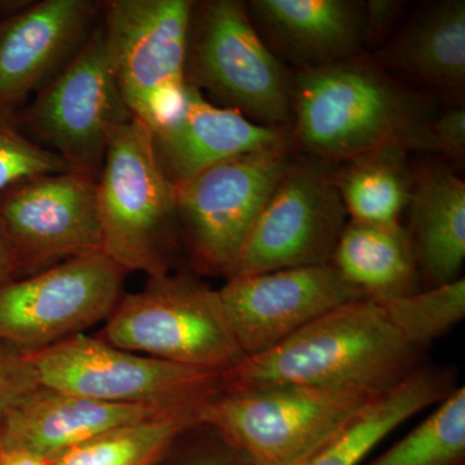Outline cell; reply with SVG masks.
<instances>
[{
	"instance_id": "12",
	"label": "cell",
	"mask_w": 465,
	"mask_h": 465,
	"mask_svg": "<svg viewBox=\"0 0 465 465\" xmlns=\"http://www.w3.org/2000/svg\"><path fill=\"white\" fill-rule=\"evenodd\" d=\"M348 220L332 173L316 159H295L266 201L229 278L331 264Z\"/></svg>"
},
{
	"instance_id": "18",
	"label": "cell",
	"mask_w": 465,
	"mask_h": 465,
	"mask_svg": "<svg viewBox=\"0 0 465 465\" xmlns=\"http://www.w3.org/2000/svg\"><path fill=\"white\" fill-rule=\"evenodd\" d=\"M170 414L194 412L103 402L39 387L9 411L0 430V443L5 450H26L54 460L122 425Z\"/></svg>"
},
{
	"instance_id": "34",
	"label": "cell",
	"mask_w": 465,
	"mask_h": 465,
	"mask_svg": "<svg viewBox=\"0 0 465 465\" xmlns=\"http://www.w3.org/2000/svg\"><path fill=\"white\" fill-rule=\"evenodd\" d=\"M2 454H3V446H2V443H0V460H2Z\"/></svg>"
},
{
	"instance_id": "5",
	"label": "cell",
	"mask_w": 465,
	"mask_h": 465,
	"mask_svg": "<svg viewBox=\"0 0 465 465\" xmlns=\"http://www.w3.org/2000/svg\"><path fill=\"white\" fill-rule=\"evenodd\" d=\"M185 82L222 108L290 130L293 74L259 35L246 3L193 0Z\"/></svg>"
},
{
	"instance_id": "6",
	"label": "cell",
	"mask_w": 465,
	"mask_h": 465,
	"mask_svg": "<svg viewBox=\"0 0 465 465\" xmlns=\"http://www.w3.org/2000/svg\"><path fill=\"white\" fill-rule=\"evenodd\" d=\"M99 338L133 353L177 365L226 371L241 362L219 291L191 275L149 278L122 296Z\"/></svg>"
},
{
	"instance_id": "15",
	"label": "cell",
	"mask_w": 465,
	"mask_h": 465,
	"mask_svg": "<svg viewBox=\"0 0 465 465\" xmlns=\"http://www.w3.org/2000/svg\"><path fill=\"white\" fill-rule=\"evenodd\" d=\"M100 0L11 3L0 15V118L41 90L99 23Z\"/></svg>"
},
{
	"instance_id": "32",
	"label": "cell",
	"mask_w": 465,
	"mask_h": 465,
	"mask_svg": "<svg viewBox=\"0 0 465 465\" xmlns=\"http://www.w3.org/2000/svg\"><path fill=\"white\" fill-rule=\"evenodd\" d=\"M0 465H52V460L26 450L3 449Z\"/></svg>"
},
{
	"instance_id": "7",
	"label": "cell",
	"mask_w": 465,
	"mask_h": 465,
	"mask_svg": "<svg viewBox=\"0 0 465 465\" xmlns=\"http://www.w3.org/2000/svg\"><path fill=\"white\" fill-rule=\"evenodd\" d=\"M41 387L125 405L194 412L225 391L224 371L177 365L81 333L24 353Z\"/></svg>"
},
{
	"instance_id": "16",
	"label": "cell",
	"mask_w": 465,
	"mask_h": 465,
	"mask_svg": "<svg viewBox=\"0 0 465 465\" xmlns=\"http://www.w3.org/2000/svg\"><path fill=\"white\" fill-rule=\"evenodd\" d=\"M152 134L159 163L173 186L238 155L293 145L287 128L255 124L188 84L182 108Z\"/></svg>"
},
{
	"instance_id": "24",
	"label": "cell",
	"mask_w": 465,
	"mask_h": 465,
	"mask_svg": "<svg viewBox=\"0 0 465 465\" xmlns=\"http://www.w3.org/2000/svg\"><path fill=\"white\" fill-rule=\"evenodd\" d=\"M195 424L194 414L143 419L69 450L52 465H158L174 440Z\"/></svg>"
},
{
	"instance_id": "20",
	"label": "cell",
	"mask_w": 465,
	"mask_h": 465,
	"mask_svg": "<svg viewBox=\"0 0 465 465\" xmlns=\"http://www.w3.org/2000/svg\"><path fill=\"white\" fill-rule=\"evenodd\" d=\"M407 229L421 282L442 286L460 278L465 259V183L445 164L414 176Z\"/></svg>"
},
{
	"instance_id": "22",
	"label": "cell",
	"mask_w": 465,
	"mask_h": 465,
	"mask_svg": "<svg viewBox=\"0 0 465 465\" xmlns=\"http://www.w3.org/2000/svg\"><path fill=\"white\" fill-rule=\"evenodd\" d=\"M450 367L419 366L393 390L375 400L344 432L304 465H358L388 434L457 390Z\"/></svg>"
},
{
	"instance_id": "8",
	"label": "cell",
	"mask_w": 465,
	"mask_h": 465,
	"mask_svg": "<svg viewBox=\"0 0 465 465\" xmlns=\"http://www.w3.org/2000/svg\"><path fill=\"white\" fill-rule=\"evenodd\" d=\"M291 148L238 155L174 186L180 238L195 271L231 277L266 201L295 161Z\"/></svg>"
},
{
	"instance_id": "13",
	"label": "cell",
	"mask_w": 465,
	"mask_h": 465,
	"mask_svg": "<svg viewBox=\"0 0 465 465\" xmlns=\"http://www.w3.org/2000/svg\"><path fill=\"white\" fill-rule=\"evenodd\" d=\"M0 232L18 273L103 252L96 180L72 171L38 174L0 194Z\"/></svg>"
},
{
	"instance_id": "25",
	"label": "cell",
	"mask_w": 465,
	"mask_h": 465,
	"mask_svg": "<svg viewBox=\"0 0 465 465\" xmlns=\"http://www.w3.org/2000/svg\"><path fill=\"white\" fill-rule=\"evenodd\" d=\"M465 390L458 387L436 411L366 465H464Z\"/></svg>"
},
{
	"instance_id": "33",
	"label": "cell",
	"mask_w": 465,
	"mask_h": 465,
	"mask_svg": "<svg viewBox=\"0 0 465 465\" xmlns=\"http://www.w3.org/2000/svg\"><path fill=\"white\" fill-rule=\"evenodd\" d=\"M18 273L17 260L8 242L0 232V286L14 280Z\"/></svg>"
},
{
	"instance_id": "29",
	"label": "cell",
	"mask_w": 465,
	"mask_h": 465,
	"mask_svg": "<svg viewBox=\"0 0 465 465\" xmlns=\"http://www.w3.org/2000/svg\"><path fill=\"white\" fill-rule=\"evenodd\" d=\"M39 387L23 351L0 342V430L9 411Z\"/></svg>"
},
{
	"instance_id": "9",
	"label": "cell",
	"mask_w": 465,
	"mask_h": 465,
	"mask_svg": "<svg viewBox=\"0 0 465 465\" xmlns=\"http://www.w3.org/2000/svg\"><path fill=\"white\" fill-rule=\"evenodd\" d=\"M192 7L193 0L103 2L100 23L116 84L152 133L183 105Z\"/></svg>"
},
{
	"instance_id": "21",
	"label": "cell",
	"mask_w": 465,
	"mask_h": 465,
	"mask_svg": "<svg viewBox=\"0 0 465 465\" xmlns=\"http://www.w3.org/2000/svg\"><path fill=\"white\" fill-rule=\"evenodd\" d=\"M331 265L376 304L411 295L423 284L411 238L401 223L379 225L349 219Z\"/></svg>"
},
{
	"instance_id": "11",
	"label": "cell",
	"mask_w": 465,
	"mask_h": 465,
	"mask_svg": "<svg viewBox=\"0 0 465 465\" xmlns=\"http://www.w3.org/2000/svg\"><path fill=\"white\" fill-rule=\"evenodd\" d=\"M104 252L58 262L0 286V342L23 353L81 335L108 320L124 275Z\"/></svg>"
},
{
	"instance_id": "31",
	"label": "cell",
	"mask_w": 465,
	"mask_h": 465,
	"mask_svg": "<svg viewBox=\"0 0 465 465\" xmlns=\"http://www.w3.org/2000/svg\"><path fill=\"white\" fill-rule=\"evenodd\" d=\"M402 2L367 0L365 2L366 50L385 38L402 11Z\"/></svg>"
},
{
	"instance_id": "28",
	"label": "cell",
	"mask_w": 465,
	"mask_h": 465,
	"mask_svg": "<svg viewBox=\"0 0 465 465\" xmlns=\"http://www.w3.org/2000/svg\"><path fill=\"white\" fill-rule=\"evenodd\" d=\"M162 465H251L213 428L195 424L182 434L159 461Z\"/></svg>"
},
{
	"instance_id": "19",
	"label": "cell",
	"mask_w": 465,
	"mask_h": 465,
	"mask_svg": "<svg viewBox=\"0 0 465 465\" xmlns=\"http://www.w3.org/2000/svg\"><path fill=\"white\" fill-rule=\"evenodd\" d=\"M374 58L391 75L405 76L440 96H460L465 88L464 0L419 5Z\"/></svg>"
},
{
	"instance_id": "23",
	"label": "cell",
	"mask_w": 465,
	"mask_h": 465,
	"mask_svg": "<svg viewBox=\"0 0 465 465\" xmlns=\"http://www.w3.org/2000/svg\"><path fill=\"white\" fill-rule=\"evenodd\" d=\"M410 153L401 146L372 150L332 173L349 219L379 225L401 223L414 185Z\"/></svg>"
},
{
	"instance_id": "30",
	"label": "cell",
	"mask_w": 465,
	"mask_h": 465,
	"mask_svg": "<svg viewBox=\"0 0 465 465\" xmlns=\"http://www.w3.org/2000/svg\"><path fill=\"white\" fill-rule=\"evenodd\" d=\"M430 153L463 162L465 108L460 103L437 113L430 125Z\"/></svg>"
},
{
	"instance_id": "14",
	"label": "cell",
	"mask_w": 465,
	"mask_h": 465,
	"mask_svg": "<svg viewBox=\"0 0 465 465\" xmlns=\"http://www.w3.org/2000/svg\"><path fill=\"white\" fill-rule=\"evenodd\" d=\"M217 291L244 357L265 353L333 309L365 299L331 264L232 277Z\"/></svg>"
},
{
	"instance_id": "2",
	"label": "cell",
	"mask_w": 465,
	"mask_h": 465,
	"mask_svg": "<svg viewBox=\"0 0 465 465\" xmlns=\"http://www.w3.org/2000/svg\"><path fill=\"white\" fill-rule=\"evenodd\" d=\"M381 305L357 300L309 323L286 341L244 357L223 374L225 391L273 385L384 394L421 363Z\"/></svg>"
},
{
	"instance_id": "27",
	"label": "cell",
	"mask_w": 465,
	"mask_h": 465,
	"mask_svg": "<svg viewBox=\"0 0 465 465\" xmlns=\"http://www.w3.org/2000/svg\"><path fill=\"white\" fill-rule=\"evenodd\" d=\"M67 171L65 162L0 118V194L9 186L38 174Z\"/></svg>"
},
{
	"instance_id": "17",
	"label": "cell",
	"mask_w": 465,
	"mask_h": 465,
	"mask_svg": "<svg viewBox=\"0 0 465 465\" xmlns=\"http://www.w3.org/2000/svg\"><path fill=\"white\" fill-rule=\"evenodd\" d=\"M246 8L269 50L299 70L367 54L365 2L251 0Z\"/></svg>"
},
{
	"instance_id": "4",
	"label": "cell",
	"mask_w": 465,
	"mask_h": 465,
	"mask_svg": "<svg viewBox=\"0 0 465 465\" xmlns=\"http://www.w3.org/2000/svg\"><path fill=\"white\" fill-rule=\"evenodd\" d=\"M96 195L103 252L125 273H170L180 238L174 186L159 163L152 131L139 119L113 134Z\"/></svg>"
},
{
	"instance_id": "3",
	"label": "cell",
	"mask_w": 465,
	"mask_h": 465,
	"mask_svg": "<svg viewBox=\"0 0 465 465\" xmlns=\"http://www.w3.org/2000/svg\"><path fill=\"white\" fill-rule=\"evenodd\" d=\"M381 394L273 385L224 391L197 410L251 465H304Z\"/></svg>"
},
{
	"instance_id": "10",
	"label": "cell",
	"mask_w": 465,
	"mask_h": 465,
	"mask_svg": "<svg viewBox=\"0 0 465 465\" xmlns=\"http://www.w3.org/2000/svg\"><path fill=\"white\" fill-rule=\"evenodd\" d=\"M134 116L125 105L101 23L48 84L34 94L23 124L34 142L96 180L113 134Z\"/></svg>"
},
{
	"instance_id": "26",
	"label": "cell",
	"mask_w": 465,
	"mask_h": 465,
	"mask_svg": "<svg viewBox=\"0 0 465 465\" xmlns=\"http://www.w3.org/2000/svg\"><path fill=\"white\" fill-rule=\"evenodd\" d=\"M379 305L403 341L423 351L464 320L465 280L460 277Z\"/></svg>"
},
{
	"instance_id": "1",
	"label": "cell",
	"mask_w": 465,
	"mask_h": 465,
	"mask_svg": "<svg viewBox=\"0 0 465 465\" xmlns=\"http://www.w3.org/2000/svg\"><path fill=\"white\" fill-rule=\"evenodd\" d=\"M437 113L430 96L362 54L293 74L291 139L326 164L387 146L430 152Z\"/></svg>"
}]
</instances>
